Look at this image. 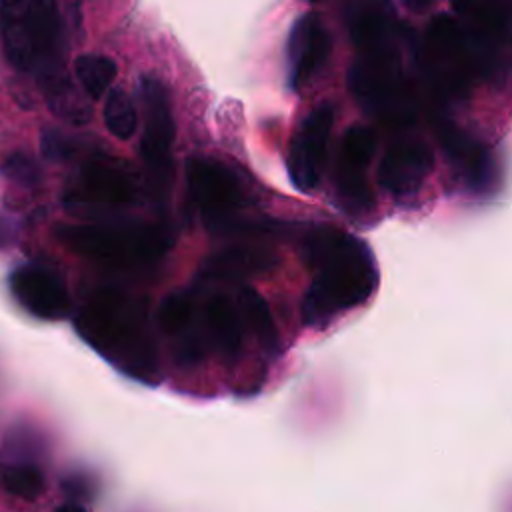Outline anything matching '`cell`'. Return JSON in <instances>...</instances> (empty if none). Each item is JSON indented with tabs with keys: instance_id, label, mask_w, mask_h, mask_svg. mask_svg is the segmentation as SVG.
<instances>
[{
	"instance_id": "cell-1",
	"label": "cell",
	"mask_w": 512,
	"mask_h": 512,
	"mask_svg": "<svg viewBox=\"0 0 512 512\" xmlns=\"http://www.w3.org/2000/svg\"><path fill=\"white\" fill-rule=\"evenodd\" d=\"M78 334L122 372L158 380V352L148 330L146 304L118 290H98L76 318Z\"/></svg>"
},
{
	"instance_id": "cell-2",
	"label": "cell",
	"mask_w": 512,
	"mask_h": 512,
	"mask_svg": "<svg viewBox=\"0 0 512 512\" xmlns=\"http://www.w3.org/2000/svg\"><path fill=\"white\" fill-rule=\"evenodd\" d=\"M0 38L10 64L34 74L38 84L66 72L56 0H0Z\"/></svg>"
},
{
	"instance_id": "cell-3",
	"label": "cell",
	"mask_w": 512,
	"mask_h": 512,
	"mask_svg": "<svg viewBox=\"0 0 512 512\" xmlns=\"http://www.w3.org/2000/svg\"><path fill=\"white\" fill-rule=\"evenodd\" d=\"M58 236L76 254L118 266L156 262L176 242L174 230L164 224H74L62 226Z\"/></svg>"
},
{
	"instance_id": "cell-4",
	"label": "cell",
	"mask_w": 512,
	"mask_h": 512,
	"mask_svg": "<svg viewBox=\"0 0 512 512\" xmlns=\"http://www.w3.org/2000/svg\"><path fill=\"white\" fill-rule=\"evenodd\" d=\"M486 40L468 36L450 16H436L426 30L424 56L428 74L436 86L448 94H464L470 78L482 68Z\"/></svg>"
},
{
	"instance_id": "cell-5",
	"label": "cell",
	"mask_w": 512,
	"mask_h": 512,
	"mask_svg": "<svg viewBox=\"0 0 512 512\" xmlns=\"http://www.w3.org/2000/svg\"><path fill=\"white\" fill-rule=\"evenodd\" d=\"M348 86L368 114L406 118L408 96L398 48L360 54L348 72Z\"/></svg>"
},
{
	"instance_id": "cell-6",
	"label": "cell",
	"mask_w": 512,
	"mask_h": 512,
	"mask_svg": "<svg viewBox=\"0 0 512 512\" xmlns=\"http://www.w3.org/2000/svg\"><path fill=\"white\" fill-rule=\"evenodd\" d=\"M376 150V136L366 126H350L342 138L334 168V202L356 220L372 218L376 198L366 170Z\"/></svg>"
},
{
	"instance_id": "cell-7",
	"label": "cell",
	"mask_w": 512,
	"mask_h": 512,
	"mask_svg": "<svg viewBox=\"0 0 512 512\" xmlns=\"http://www.w3.org/2000/svg\"><path fill=\"white\" fill-rule=\"evenodd\" d=\"M142 104L146 110V124L142 136V158L146 166L148 184L156 194H164L172 182V142L174 118L170 98L164 84L156 78L142 80Z\"/></svg>"
},
{
	"instance_id": "cell-8",
	"label": "cell",
	"mask_w": 512,
	"mask_h": 512,
	"mask_svg": "<svg viewBox=\"0 0 512 512\" xmlns=\"http://www.w3.org/2000/svg\"><path fill=\"white\" fill-rule=\"evenodd\" d=\"M190 196L202 222L228 220L246 210L248 198L238 174L212 158H190L186 164Z\"/></svg>"
},
{
	"instance_id": "cell-9",
	"label": "cell",
	"mask_w": 512,
	"mask_h": 512,
	"mask_svg": "<svg viewBox=\"0 0 512 512\" xmlns=\"http://www.w3.org/2000/svg\"><path fill=\"white\" fill-rule=\"evenodd\" d=\"M140 180L136 170L114 158H92L88 160L68 192V204H90V206H126L138 198Z\"/></svg>"
},
{
	"instance_id": "cell-10",
	"label": "cell",
	"mask_w": 512,
	"mask_h": 512,
	"mask_svg": "<svg viewBox=\"0 0 512 512\" xmlns=\"http://www.w3.org/2000/svg\"><path fill=\"white\" fill-rule=\"evenodd\" d=\"M332 126L334 108L328 102L318 104L302 120L292 140L288 152V174L292 178V184L304 194L314 192L320 186Z\"/></svg>"
},
{
	"instance_id": "cell-11",
	"label": "cell",
	"mask_w": 512,
	"mask_h": 512,
	"mask_svg": "<svg viewBox=\"0 0 512 512\" xmlns=\"http://www.w3.org/2000/svg\"><path fill=\"white\" fill-rule=\"evenodd\" d=\"M434 168V154L420 140L392 142L376 172L378 186L394 200L404 202L414 198Z\"/></svg>"
},
{
	"instance_id": "cell-12",
	"label": "cell",
	"mask_w": 512,
	"mask_h": 512,
	"mask_svg": "<svg viewBox=\"0 0 512 512\" xmlns=\"http://www.w3.org/2000/svg\"><path fill=\"white\" fill-rule=\"evenodd\" d=\"M330 56V34L318 14H302L290 30L286 42L288 84L300 92L326 64Z\"/></svg>"
},
{
	"instance_id": "cell-13",
	"label": "cell",
	"mask_w": 512,
	"mask_h": 512,
	"mask_svg": "<svg viewBox=\"0 0 512 512\" xmlns=\"http://www.w3.org/2000/svg\"><path fill=\"white\" fill-rule=\"evenodd\" d=\"M14 298L34 316L46 320L64 318L70 312V296L64 280L50 268L26 264L12 272Z\"/></svg>"
},
{
	"instance_id": "cell-14",
	"label": "cell",
	"mask_w": 512,
	"mask_h": 512,
	"mask_svg": "<svg viewBox=\"0 0 512 512\" xmlns=\"http://www.w3.org/2000/svg\"><path fill=\"white\" fill-rule=\"evenodd\" d=\"M440 140L446 156L468 190L474 194H490L498 182V168L490 150L452 126L442 130Z\"/></svg>"
},
{
	"instance_id": "cell-15",
	"label": "cell",
	"mask_w": 512,
	"mask_h": 512,
	"mask_svg": "<svg viewBox=\"0 0 512 512\" xmlns=\"http://www.w3.org/2000/svg\"><path fill=\"white\" fill-rule=\"evenodd\" d=\"M350 36L360 54L396 46V18L388 0H358L350 10Z\"/></svg>"
},
{
	"instance_id": "cell-16",
	"label": "cell",
	"mask_w": 512,
	"mask_h": 512,
	"mask_svg": "<svg viewBox=\"0 0 512 512\" xmlns=\"http://www.w3.org/2000/svg\"><path fill=\"white\" fill-rule=\"evenodd\" d=\"M44 96H46V102L50 106V110L70 122V124H86L92 116V106L90 102L82 96V92L72 84V80L68 78V74H60V76H54L52 80L40 84Z\"/></svg>"
},
{
	"instance_id": "cell-17",
	"label": "cell",
	"mask_w": 512,
	"mask_h": 512,
	"mask_svg": "<svg viewBox=\"0 0 512 512\" xmlns=\"http://www.w3.org/2000/svg\"><path fill=\"white\" fill-rule=\"evenodd\" d=\"M452 8L484 40L498 38L508 28V12L500 0H452Z\"/></svg>"
},
{
	"instance_id": "cell-18",
	"label": "cell",
	"mask_w": 512,
	"mask_h": 512,
	"mask_svg": "<svg viewBox=\"0 0 512 512\" xmlns=\"http://www.w3.org/2000/svg\"><path fill=\"white\" fill-rule=\"evenodd\" d=\"M74 68L84 92L96 100L108 90L110 82L116 76V64L110 58L98 54L78 56Z\"/></svg>"
},
{
	"instance_id": "cell-19",
	"label": "cell",
	"mask_w": 512,
	"mask_h": 512,
	"mask_svg": "<svg viewBox=\"0 0 512 512\" xmlns=\"http://www.w3.org/2000/svg\"><path fill=\"white\" fill-rule=\"evenodd\" d=\"M106 128L120 140H128L136 130V110L130 96L122 88L110 90L104 104Z\"/></svg>"
},
{
	"instance_id": "cell-20",
	"label": "cell",
	"mask_w": 512,
	"mask_h": 512,
	"mask_svg": "<svg viewBox=\"0 0 512 512\" xmlns=\"http://www.w3.org/2000/svg\"><path fill=\"white\" fill-rule=\"evenodd\" d=\"M2 480L10 494L24 498V500H34L44 490V478H42L40 470L30 464L10 466L4 472Z\"/></svg>"
},
{
	"instance_id": "cell-21",
	"label": "cell",
	"mask_w": 512,
	"mask_h": 512,
	"mask_svg": "<svg viewBox=\"0 0 512 512\" xmlns=\"http://www.w3.org/2000/svg\"><path fill=\"white\" fill-rule=\"evenodd\" d=\"M2 174L22 186H34L40 182V166L36 164V160H32L28 154L24 152H14L10 154L4 164H2Z\"/></svg>"
},
{
	"instance_id": "cell-22",
	"label": "cell",
	"mask_w": 512,
	"mask_h": 512,
	"mask_svg": "<svg viewBox=\"0 0 512 512\" xmlns=\"http://www.w3.org/2000/svg\"><path fill=\"white\" fill-rule=\"evenodd\" d=\"M40 148L48 160H66L82 148V140L78 136H68L60 130H44Z\"/></svg>"
},
{
	"instance_id": "cell-23",
	"label": "cell",
	"mask_w": 512,
	"mask_h": 512,
	"mask_svg": "<svg viewBox=\"0 0 512 512\" xmlns=\"http://www.w3.org/2000/svg\"><path fill=\"white\" fill-rule=\"evenodd\" d=\"M14 240H16V222L6 216H0V248L10 246Z\"/></svg>"
},
{
	"instance_id": "cell-24",
	"label": "cell",
	"mask_w": 512,
	"mask_h": 512,
	"mask_svg": "<svg viewBox=\"0 0 512 512\" xmlns=\"http://www.w3.org/2000/svg\"><path fill=\"white\" fill-rule=\"evenodd\" d=\"M402 4L412 12H424L434 4V0H402Z\"/></svg>"
},
{
	"instance_id": "cell-25",
	"label": "cell",
	"mask_w": 512,
	"mask_h": 512,
	"mask_svg": "<svg viewBox=\"0 0 512 512\" xmlns=\"http://www.w3.org/2000/svg\"><path fill=\"white\" fill-rule=\"evenodd\" d=\"M56 512H86V510L82 506H78V504H64Z\"/></svg>"
},
{
	"instance_id": "cell-26",
	"label": "cell",
	"mask_w": 512,
	"mask_h": 512,
	"mask_svg": "<svg viewBox=\"0 0 512 512\" xmlns=\"http://www.w3.org/2000/svg\"><path fill=\"white\" fill-rule=\"evenodd\" d=\"M312 2H320V0H312Z\"/></svg>"
}]
</instances>
